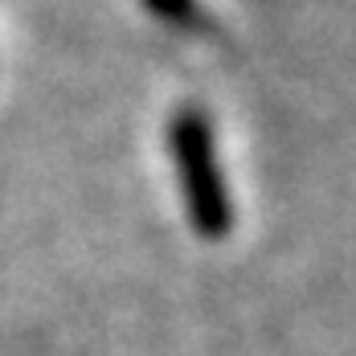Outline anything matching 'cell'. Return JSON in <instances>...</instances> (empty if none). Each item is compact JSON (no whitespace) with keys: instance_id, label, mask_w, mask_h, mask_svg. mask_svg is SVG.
Masks as SVG:
<instances>
[{"instance_id":"1","label":"cell","mask_w":356,"mask_h":356,"mask_svg":"<svg viewBox=\"0 0 356 356\" xmlns=\"http://www.w3.org/2000/svg\"><path fill=\"white\" fill-rule=\"evenodd\" d=\"M168 147L177 160L180 188H184V209L188 221L201 238H225L229 234V197H225V180L217 168V152H213V131L201 119V111L184 107L168 127Z\"/></svg>"},{"instance_id":"2","label":"cell","mask_w":356,"mask_h":356,"mask_svg":"<svg viewBox=\"0 0 356 356\" xmlns=\"http://www.w3.org/2000/svg\"><path fill=\"white\" fill-rule=\"evenodd\" d=\"M143 4L168 25H197V4L193 0H143Z\"/></svg>"}]
</instances>
